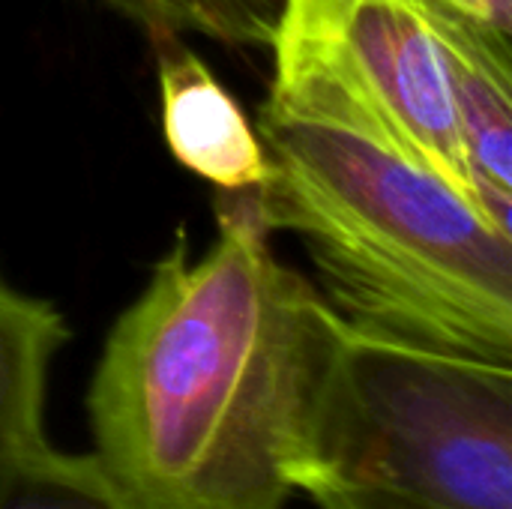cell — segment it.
<instances>
[{
	"label": "cell",
	"instance_id": "obj_1",
	"mask_svg": "<svg viewBox=\"0 0 512 509\" xmlns=\"http://www.w3.org/2000/svg\"><path fill=\"white\" fill-rule=\"evenodd\" d=\"M180 234L114 321L87 390L93 453L135 509H285L309 468L345 318L270 246L252 192Z\"/></svg>",
	"mask_w": 512,
	"mask_h": 509
},
{
	"label": "cell",
	"instance_id": "obj_6",
	"mask_svg": "<svg viewBox=\"0 0 512 509\" xmlns=\"http://www.w3.org/2000/svg\"><path fill=\"white\" fill-rule=\"evenodd\" d=\"M444 42L468 168L492 213L512 225V33L429 0Z\"/></svg>",
	"mask_w": 512,
	"mask_h": 509
},
{
	"label": "cell",
	"instance_id": "obj_9",
	"mask_svg": "<svg viewBox=\"0 0 512 509\" xmlns=\"http://www.w3.org/2000/svg\"><path fill=\"white\" fill-rule=\"evenodd\" d=\"M147 36L195 33L231 48H270L279 0H102Z\"/></svg>",
	"mask_w": 512,
	"mask_h": 509
},
{
	"label": "cell",
	"instance_id": "obj_10",
	"mask_svg": "<svg viewBox=\"0 0 512 509\" xmlns=\"http://www.w3.org/2000/svg\"><path fill=\"white\" fill-rule=\"evenodd\" d=\"M300 495H306L318 509H423L414 507V504H402V501L387 498V495L348 489V486H336V483H324V480L306 483L300 489Z\"/></svg>",
	"mask_w": 512,
	"mask_h": 509
},
{
	"label": "cell",
	"instance_id": "obj_2",
	"mask_svg": "<svg viewBox=\"0 0 512 509\" xmlns=\"http://www.w3.org/2000/svg\"><path fill=\"white\" fill-rule=\"evenodd\" d=\"M267 231L303 240L348 327L512 363V231L327 90L273 81L258 111Z\"/></svg>",
	"mask_w": 512,
	"mask_h": 509
},
{
	"label": "cell",
	"instance_id": "obj_7",
	"mask_svg": "<svg viewBox=\"0 0 512 509\" xmlns=\"http://www.w3.org/2000/svg\"><path fill=\"white\" fill-rule=\"evenodd\" d=\"M60 309L0 282V459L45 444L48 369L66 345Z\"/></svg>",
	"mask_w": 512,
	"mask_h": 509
},
{
	"label": "cell",
	"instance_id": "obj_11",
	"mask_svg": "<svg viewBox=\"0 0 512 509\" xmlns=\"http://www.w3.org/2000/svg\"><path fill=\"white\" fill-rule=\"evenodd\" d=\"M465 12H471L474 18L504 30V33H512V0H447Z\"/></svg>",
	"mask_w": 512,
	"mask_h": 509
},
{
	"label": "cell",
	"instance_id": "obj_4",
	"mask_svg": "<svg viewBox=\"0 0 512 509\" xmlns=\"http://www.w3.org/2000/svg\"><path fill=\"white\" fill-rule=\"evenodd\" d=\"M267 51L273 81L327 90L504 225L468 168L429 0H279Z\"/></svg>",
	"mask_w": 512,
	"mask_h": 509
},
{
	"label": "cell",
	"instance_id": "obj_5",
	"mask_svg": "<svg viewBox=\"0 0 512 509\" xmlns=\"http://www.w3.org/2000/svg\"><path fill=\"white\" fill-rule=\"evenodd\" d=\"M159 69L162 135L171 156L219 192H252L267 177L255 123L180 36L150 39Z\"/></svg>",
	"mask_w": 512,
	"mask_h": 509
},
{
	"label": "cell",
	"instance_id": "obj_3",
	"mask_svg": "<svg viewBox=\"0 0 512 509\" xmlns=\"http://www.w3.org/2000/svg\"><path fill=\"white\" fill-rule=\"evenodd\" d=\"M312 480L423 509H512V363L348 327L300 489Z\"/></svg>",
	"mask_w": 512,
	"mask_h": 509
},
{
	"label": "cell",
	"instance_id": "obj_8",
	"mask_svg": "<svg viewBox=\"0 0 512 509\" xmlns=\"http://www.w3.org/2000/svg\"><path fill=\"white\" fill-rule=\"evenodd\" d=\"M0 509H135L96 459L48 441L0 459Z\"/></svg>",
	"mask_w": 512,
	"mask_h": 509
}]
</instances>
